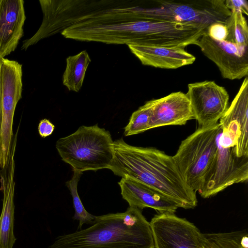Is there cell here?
Masks as SVG:
<instances>
[{
	"mask_svg": "<svg viewBox=\"0 0 248 248\" xmlns=\"http://www.w3.org/2000/svg\"><path fill=\"white\" fill-rule=\"evenodd\" d=\"M159 191L185 209L197 205L196 193L185 183L172 156L153 147L135 146L121 138L114 141L113 158L108 169Z\"/></svg>",
	"mask_w": 248,
	"mask_h": 248,
	"instance_id": "1",
	"label": "cell"
},
{
	"mask_svg": "<svg viewBox=\"0 0 248 248\" xmlns=\"http://www.w3.org/2000/svg\"><path fill=\"white\" fill-rule=\"evenodd\" d=\"M142 210L96 216L86 229L57 237L48 248H155L151 225Z\"/></svg>",
	"mask_w": 248,
	"mask_h": 248,
	"instance_id": "2",
	"label": "cell"
},
{
	"mask_svg": "<svg viewBox=\"0 0 248 248\" xmlns=\"http://www.w3.org/2000/svg\"><path fill=\"white\" fill-rule=\"evenodd\" d=\"M56 148L64 162L82 172L108 169L113 158L111 134L97 124L80 126L72 134L59 139Z\"/></svg>",
	"mask_w": 248,
	"mask_h": 248,
	"instance_id": "3",
	"label": "cell"
},
{
	"mask_svg": "<svg viewBox=\"0 0 248 248\" xmlns=\"http://www.w3.org/2000/svg\"><path fill=\"white\" fill-rule=\"evenodd\" d=\"M140 19L189 24L207 30L215 23H225L231 12L225 0H151L139 1Z\"/></svg>",
	"mask_w": 248,
	"mask_h": 248,
	"instance_id": "4",
	"label": "cell"
},
{
	"mask_svg": "<svg viewBox=\"0 0 248 248\" xmlns=\"http://www.w3.org/2000/svg\"><path fill=\"white\" fill-rule=\"evenodd\" d=\"M219 123L198 128L182 141L173 159L187 186L199 192L218 150Z\"/></svg>",
	"mask_w": 248,
	"mask_h": 248,
	"instance_id": "5",
	"label": "cell"
},
{
	"mask_svg": "<svg viewBox=\"0 0 248 248\" xmlns=\"http://www.w3.org/2000/svg\"><path fill=\"white\" fill-rule=\"evenodd\" d=\"M2 118L0 128V170L6 165L14 137V114L22 97V65L16 61L1 58Z\"/></svg>",
	"mask_w": 248,
	"mask_h": 248,
	"instance_id": "6",
	"label": "cell"
},
{
	"mask_svg": "<svg viewBox=\"0 0 248 248\" xmlns=\"http://www.w3.org/2000/svg\"><path fill=\"white\" fill-rule=\"evenodd\" d=\"M248 179V156L239 157L235 147H223L218 143L217 152L198 193L202 198H209Z\"/></svg>",
	"mask_w": 248,
	"mask_h": 248,
	"instance_id": "7",
	"label": "cell"
},
{
	"mask_svg": "<svg viewBox=\"0 0 248 248\" xmlns=\"http://www.w3.org/2000/svg\"><path fill=\"white\" fill-rule=\"evenodd\" d=\"M150 223L155 248H202V233L175 213L156 214Z\"/></svg>",
	"mask_w": 248,
	"mask_h": 248,
	"instance_id": "8",
	"label": "cell"
},
{
	"mask_svg": "<svg viewBox=\"0 0 248 248\" xmlns=\"http://www.w3.org/2000/svg\"><path fill=\"white\" fill-rule=\"evenodd\" d=\"M186 94L199 127L218 123L228 108L229 95L227 91L214 81L188 84Z\"/></svg>",
	"mask_w": 248,
	"mask_h": 248,
	"instance_id": "9",
	"label": "cell"
},
{
	"mask_svg": "<svg viewBox=\"0 0 248 248\" xmlns=\"http://www.w3.org/2000/svg\"><path fill=\"white\" fill-rule=\"evenodd\" d=\"M217 66L222 77L239 79L248 75V46L217 40L206 33L194 43Z\"/></svg>",
	"mask_w": 248,
	"mask_h": 248,
	"instance_id": "10",
	"label": "cell"
},
{
	"mask_svg": "<svg viewBox=\"0 0 248 248\" xmlns=\"http://www.w3.org/2000/svg\"><path fill=\"white\" fill-rule=\"evenodd\" d=\"M221 135L233 142L239 157L248 156V78L219 120Z\"/></svg>",
	"mask_w": 248,
	"mask_h": 248,
	"instance_id": "11",
	"label": "cell"
},
{
	"mask_svg": "<svg viewBox=\"0 0 248 248\" xmlns=\"http://www.w3.org/2000/svg\"><path fill=\"white\" fill-rule=\"evenodd\" d=\"M19 128L14 135L7 163L0 170L3 202L0 215V248H13L16 238L14 233L15 160Z\"/></svg>",
	"mask_w": 248,
	"mask_h": 248,
	"instance_id": "12",
	"label": "cell"
},
{
	"mask_svg": "<svg viewBox=\"0 0 248 248\" xmlns=\"http://www.w3.org/2000/svg\"><path fill=\"white\" fill-rule=\"evenodd\" d=\"M118 184L122 198L129 204L140 210L152 208L159 213H175L180 208L175 202L150 186L128 177H122Z\"/></svg>",
	"mask_w": 248,
	"mask_h": 248,
	"instance_id": "13",
	"label": "cell"
},
{
	"mask_svg": "<svg viewBox=\"0 0 248 248\" xmlns=\"http://www.w3.org/2000/svg\"><path fill=\"white\" fill-rule=\"evenodd\" d=\"M195 119L189 100L182 92L172 93L155 99L150 116L149 129L167 125H182Z\"/></svg>",
	"mask_w": 248,
	"mask_h": 248,
	"instance_id": "14",
	"label": "cell"
},
{
	"mask_svg": "<svg viewBox=\"0 0 248 248\" xmlns=\"http://www.w3.org/2000/svg\"><path fill=\"white\" fill-rule=\"evenodd\" d=\"M23 0H0V58L14 51L24 34Z\"/></svg>",
	"mask_w": 248,
	"mask_h": 248,
	"instance_id": "15",
	"label": "cell"
},
{
	"mask_svg": "<svg viewBox=\"0 0 248 248\" xmlns=\"http://www.w3.org/2000/svg\"><path fill=\"white\" fill-rule=\"evenodd\" d=\"M131 52L144 65L175 69L191 64L196 57L182 47H163L139 45H127Z\"/></svg>",
	"mask_w": 248,
	"mask_h": 248,
	"instance_id": "16",
	"label": "cell"
},
{
	"mask_svg": "<svg viewBox=\"0 0 248 248\" xmlns=\"http://www.w3.org/2000/svg\"><path fill=\"white\" fill-rule=\"evenodd\" d=\"M91 62V59L86 50L66 58L62 83L69 91L78 92L80 90Z\"/></svg>",
	"mask_w": 248,
	"mask_h": 248,
	"instance_id": "17",
	"label": "cell"
},
{
	"mask_svg": "<svg viewBox=\"0 0 248 248\" xmlns=\"http://www.w3.org/2000/svg\"><path fill=\"white\" fill-rule=\"evenodd\" d=\"M202 248H248L246 230L202 234Z\"/></svg>",
	"mask_w": 248,
	"mask_h": 248,
	"instance_id": "18",
	"label": "cell"
},
{
	"mask_svg": "<svg viewBox=\"0 0 248 248\" xmlns=\"http://www.w3.org/2000/svg\"><path fill=\"white\" fill-rule=\"evenodd\" d=\"M231 12L224 23L227 30L225 40L236 45L248 46V26L245 17L239 11Z\"/></svg>",
	"mask_w": 248,
	"mask_h": 248,
	"instance_id": "19",
	"label": "cell"
},
{
	"mask_svg": "<svg viewBox=\"0 0 248 248\" xmlns=\"http://www.w3.org/2000/svg\"><path fill=\"white\" fill-rule=\"evenodd\" d=\"M73 175L71 179L67 181L65 184L73 199L75 210L73 218L79 220L78 229L80 230L84 224H93L96 216L91 214L86 210L78 194V184L83 172L76 170H73Z\"/></svg>",
	"mask_w": 248,
	"mask_h": 248,
	"instance_id": "20",
	"label": "cell"
},
{
	"mask_svg": "<svg viewBox=\"0 0 248 248\" xmlns=\"http://www.w3.org/2000/svg\"><path fill=\"white\" fill-rule=\"evenodd\" d=\"M155 99L147 101L132 114L128 124L124 127V135L129 136L149 130V124Z\"/></svg>",
	"mask_w": 248,
	"mask_h": 248,
	"instance_id": "21",
	"label": "cell"
},
{
	"mask_svg": "<svg viewBox=\"0 0 248 248\" xmlns=\"http://www.w3.org/2000/svg\"><path fill=\"white\" fill-rule=\"evenodd\" d=\"M206 33L214 39L220 41L225 40L227 36V30L224 24L215 23L207 28Z\"/></svg>",
	"mask_w": 248,
	"mask_h": 248,
	"instance_id": "22",
	"label": "cell"
},
{
	"mask_svg": "<svg viewBox=\"0 0 248 248\" xmlns=\"http://www.w3.org/2000/svg\"><path fill=\"white\" fill-rule=\"evenodd\" d=\"M225 4L231 11H237L248 15V2L246 0H226Z\"/></svg>",
	"mask_w": 248,
	"mask_h": 248,
	"instance_id": "23",
	"label": "cell"
},
{
	"mask_svg": "<svg viewBox=\"0 0 248 248\" xmlns=\"http://www.w3.org/2000/svg\"><path fill=\"white\" fill-rule=\"evenodd\" d=\"M55 128L54 125L48 119L41 120L38 124V130L40 136L43 138L51 135Z\"/></svg>",
	"mask_w": 248,
	"mask_h": 248,
	"instance_id": "24",
	"label": "cell"
},
{
	"mask_svg": "<svg viewBox=\"0 0 248 248\" xmlns=\"http://www.w3.org/2000/svg\"><path fill=\"white\" fill-rule=\"evenodd\" d=\"M1 58H0V128L2 118V89L1 80Z\"/></svg>",
	"mask_w": 248,
	"mask_h": 248,
	"instance_id": "25",
	"label": "cell"
}]
</instances>
